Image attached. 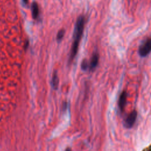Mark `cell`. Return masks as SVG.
I'll return each instance as SVG.
<instances>
[{"mask_svg": "<svg viewBox=\"0 0 151 151\" xmlns=\"http://www.w3.org/2000/svg\"><path fill=\"white\" fill-rule=\"evenodd\" d=\"M84 23H85V19L83 15L79 16L77 18L76 25L74 31L73 35V42L71 46L70 54L69 56V63H71L73 60L74 59L75 57L76 56L78 49L79 42L81 40L83 31L84 27Z\"/></svg>", "mask_w": 151, "mask_h": 151, "instance_id": "1", "label": "cell"}, {"mask_svg": "<svg viewBox=\"0 0 151 151\" xmlns=\"http://www.w3.org/2000/svg\"><path fill=\"white\" fill-rule=\"evenodd\" d=\"M150 48H151L150 38H147L144 41V42H143L142 44H141V45L139 47V54L140 56L142 57H146L150 53Z\"/></svg>", "mask_w": 151, "mask_h": 151, "instance_id": "2", "label": "cell"}, {"mask_svg": "<svg viewBox=\"0 0 151 151\" xmlns=\"http://www.w3.org/2000/svg\"><path fill=\"white\" fill-rule=\"evenodd\" d=\"M137 111L134 110H133L126 118V119L124 120V126L127 128V129H130L133 127V126L134 125L136 120V118H137Z\"/></svg>", "mask_w": 151, "mask_h": 151, "instance_id": "3", "label": "cell"}, {"mask_svg": "<svg viewBox=\"0 0 151 151\" xmlns=\"http://www.w3.org/2000/svg\"><path fill=\"white\" fill-rule=\"evenodd\" d=\"M99 55L97 52H94L88 63V68L90 71H93L97 67L99 63Z\"/></svg>", "mask_w": 151, "mask_h": 151, "instance_id": "4", "label": "cell"}, {"mask_svg": "<svg viewBox=\"0 0 151 151\" xmlns=\"http://www.w3.org/2000/svg\"><path fill=\"white\" fill-rule=\"evenodd\" d=\"M127 94L126 91H122L120 96L119 100V107L121 112H123L124 110V107L127 101Z\"/></svg>", "mask_w": 151, "mask_h": 151, "instance_id": "5", "label": "cell"}, {"mask_svg": "<svg viewBox=\"0 0 151 151\" xmlns=\"http://www.w3.org/2000/svg\"><path fill=\"white\" fill-rule=\"evenodd\" d=\"M51 84L53 89L55 90L58 89V84H59V78L57 75V71H55L52 74V77L51 80Z\"/></svg>", "mask_w": 151, "mask_h": 151, "instance_id": "6", "label": "cell"}, {"mask_svg": "<svg viewBox=\"0 0 151 151\" xmlns=\"http://www.w3.org/2000/svg\"><path fill=\"white\" fill-rule=\"evenodd\" d=\"M31 11H32V16L34 19H36L39 15V8L38 4L34 2L31 5Z\"/></svg>", "mask_w": 151, "mask_h": 151, "instance_id": "7", "label": "cell"}, {"mask_svg": "<svg viewBox=\"0 0 151 151\" xmlns=\"http://www.w3.org/2000/svg\"><path fill=\"white\" fill-rule=\"evenodd\" d=\"M64 34H65V29H61L58 32L57 35V38H56L58 42H60L62 40Z\"/></svg>", "mask_w": 151, "mask_h": 151, "instance_id": "8", "label": "cell"}, {"mask_svg": "<svg viewBox=\"0 0 151 151\" xmlns=\"http://www.w3.org/2000/svg\"><path fill=\"white\" fill-rule=\"evenodd\" d=\"M81 68L84 71H86L88 68V63L87 62L86 59H84L81 62Z\"/></svg>", "mask_w": 151, "mask_h": 151, "instance_id": "9", "label": "cell"}, {"mask_svg": "<svg viewBox=\"0 0 151 151\" xmlns=\"http://www.w3.org/2000/svg\"><path fill=\"white\" fill-rule=\"evenodd\" d=\"M67 102H64V104H63V107H62L63 111H65V110L67 109Z\"/></svg>", "mask_w": 151, "mask_h": 151, "instance_id": "10", "label": "cell"}, {"mask_svg": "<svg viewBox=\"0 0 151 151\" xmlns=\"http://www.w3.org/2000/svg\"><path fill=\"white\" fill-rule=\"evenodd\" d=\"M22 1H23V2H24V4H27L28 2V0H22Z\"/></svg>", "mask_w": 151, "mask_h": 151, "instance_id": "11", "label": "cell"}]
</instances>
